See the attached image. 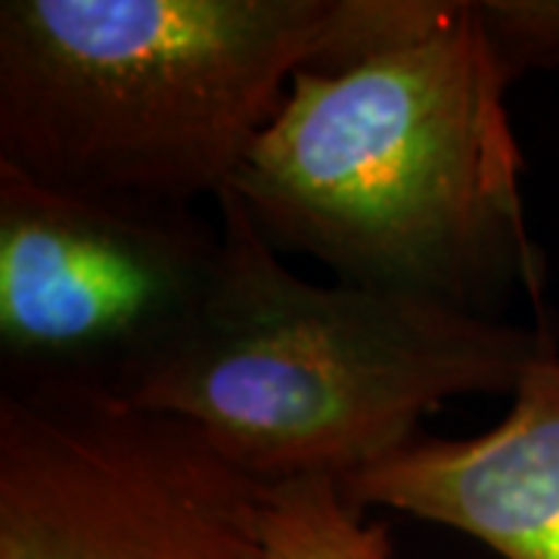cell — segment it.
I'll return each instance as SVG.
<instances>
[{"mask_svg": "<svg viewBox=\"0 0 559 559\" xmlns=\"http://www.w3.org/2000/svg\"><path fill=\"white\" fill-rule=\"evenodd\" d=\"M193 209L81 197L0 165V389L116 395L209 289Z\"/></svg>", "mask_w": 559, "mask_h": 559, "instance_id": "obj_5", "label": "cell"}, {"mask_svg": "<svg viewBox=\"0 0 559 559\" xmlns=\"http://www.w3.org/2000/svg\"><path fill=\"white\" fill-rule=\"evenodd\" d=\"M510 84L559 66V0H476Z\"/></svg>", "mask_w": 559, "mask_h": 559, "instance_id": "obj_8", "label": "cell"}, {"mask_svg": "<svg viewBox=\"0 0 559 559\" xmlns=\"http://www.w3.org/2000/svg\"><path fill=\"white\" fill-rule=\"evenodd\" d=\"M0 559H271L261 485L175 417L0 389Z\"/></svg>", "mask_w": 559, "mask_h": 559, "instance_id": "obj_4", "label": "cell"}, {"mask_svg": "<svg viewBox=\"0 0 559 559\" xmlns=\"http://www.w3.org/2000/svg\"><path fill=\"white\" fill-rule=\"evenodd\" d=\"M261 538L271 559H399L389 528L348 507L333 479L261 485Z\"/></svg>", "mask_w": 559, "mask_h": 559, "instance_id": "obj_7", "label": "cell"}, {"mask_svg": "<svg viewBox=\"0 0 559 559\" xmlns=\"http://www.w3.org/2000/svg\"><path fill=\"white\" fill-rule=\"evenodd\" d=\"M209 289L112 395L193 426L259 485L342 481L423 436L466 395H510L557 326L426 296L299 277L234 190L218 202Z\"/></svg>", "mask_w": 559, "mask_h": 559, "instance_id": "obj_2", "label": "cell"}, {"mask_svg": "<svg viewBox=\"0 0 559 559\" xmlns=\"http://www.w3.org/2000/svg\"><path fill=\"white\" fill-rule=\"evenodd\" d=\"M336 488L358 513L392 510L444 525L500 559H559V333L491 429L419 436Z\"/></svg>", "mask_w": 559, "mask_h": 559, "instance_id": "obj_6", "label": "cell"}, {"mask_svg": "<svg viewBox=\"0 0 559 559\" xmlns=\"http://www.w3.org/2000/svg\"><path fill=\"white\" fill-rule=\"evenodd\" d=\"M510 87L476 0H336L230 190L280 255L498 318L544 286Z\"/></svg>", "mask_w": 559, "mask_h": 559, "instance_id": "obj_1", "label": "cell"}, {"mask_svg": "<svg viewBox=\"0 0 559 559\" xmlns=\"http://www.w3.org/2000/svg\"><path fill=\"white\" fill-rule=\"evenodd\" d=\"M336 0H3L0 165L193 209L234 187Z\"/></svg>", "mask_w": 559, "mask_h": 559, "instance_id": "obj_3", "label": "cell"}]
</instances>
